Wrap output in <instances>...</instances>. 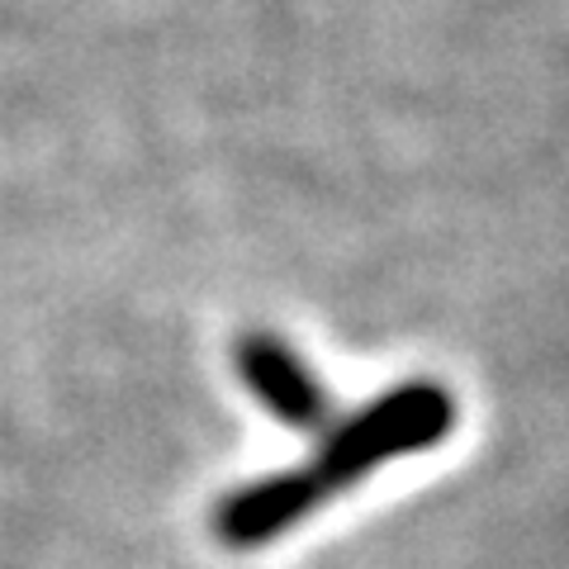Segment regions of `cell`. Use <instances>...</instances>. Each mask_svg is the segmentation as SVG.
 Wrapping results in <instances>:
<instances>
[{
  "label": "cell",
  "instance_id": "obj_1",
  "mask_svg": "<svg viewBox=\"0 0 569 569\" xmlns=\"http://www.w3.org/2000/svg\"><path fill=\"white\" fill-rule=\"evenodd\" d=\"M451 422H456V399L437 380H408L399 389H389L385 399L366 403L356 418L332 427L309 470L276 475L266 485L242 489L233 503H223L219 508L223 541L257 546L266 537H276L280 527L313 512L323 498L356 485V479L385 466V460L437 447L451 432Z\"/></svg>",
  "mask_w": 569,
  "mask_h": 569
},
{
  "label": "cell",
  "instance_id": "obj_2",
  "mask_svg": "<svg viewBox=\"0 0 569 569\" xmlns=\"http://www.w3.org/2000/svg\"><path fill=\"white\" fill-rule=\"evenodd\" d=\"M238 366L247 389L271 408L280 422L299 427V432H313V427H328L332 403L323 395V385L313 380V370L299 361V356L271 332H247L238 347Z\"/></svg>",
  "mask_w": 569,
  "mask_h": 569
}]
</instances>
